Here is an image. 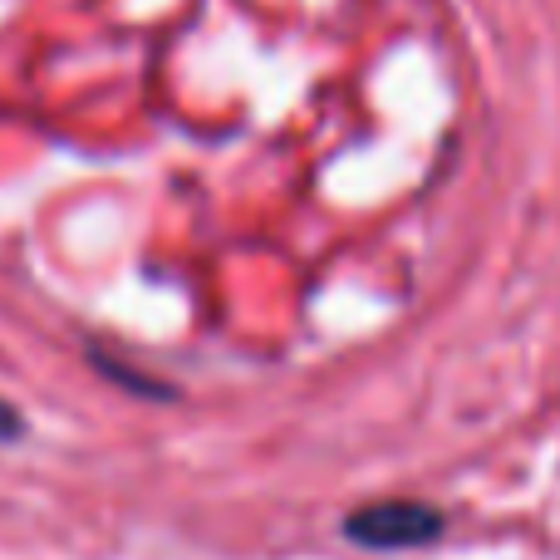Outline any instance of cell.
I'll list each match as a JSON object with an SVG mask.
<instances>
[{
	"label": "cell",
	"instance_id": "cell-1",
	"mask_svg": "<svg viewBox=\"0 0 560 560\" xmlns=\"http://www.w3.org/2000/svg\"><path fill=\"white\" fill-rule=\"evenodd\" d=\"M345 536L369 551H408L443 536V512L423 502H378L345 516Z\"/></svg>",
	"mask_w": 560,
	"mask_h": 560
},
{
	"label": "cell",
	"instance_id": "cell-2",
	"mask_svg": "<svg viewBox=\"0 0 560 560\" xmlns=\"http://www.w3.org/2000/svg\"><path fill=\"white\" fill-rule=\"evenodd\" d=\"M20 433H25V418H20L15 408H10L5 398H0V443H15Z\"/></svg>",
	"mask_w": 560,
	"mask_h": 560
}]
</instances>
